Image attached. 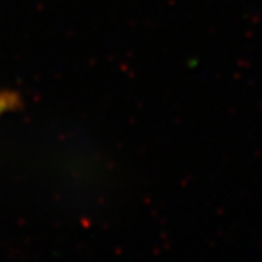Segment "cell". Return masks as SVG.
<instances>
[{"mask_svg":"<svg viewBox=\"0 0 262 262\" xmlns=\"http://www.w3.org/2000/svg\"><path fill=\"white\" fill-rule=\"evenodd\" d=\"M11 100L13 98H10L8 95H5V97H0V116L4 114V112L10 107V104H11Z\"/></svg>","mask_w":262,"mask_h":262,"instance_id":"1","label":"cell"}]
</instances>
